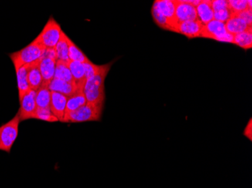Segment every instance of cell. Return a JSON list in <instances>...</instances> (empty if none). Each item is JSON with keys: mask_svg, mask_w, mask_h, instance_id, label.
Wrapping results in <instances>:
<instances>
[{"mask_svg": "<svg viewBox=\"0 0 252 188\" xmlns=\"http://www.w3.org/2000/svg\"><path fill=\"white\" fill-rule=\"evenodd\" d=\"M112 64L113 62L104 65V68L98 74L86 81L83 92L89 104L104 107L105 101L104 81Z\"/></svg>", "mask_w": 252, "mask_h": 188, "instance_id": "6da1fadb", "label": "cell"}, {"mask_svg": "<svg viewBox=\"0 0 252 188\" xmlns=\"http://www.w3.org/2000/svg\"><path fill=\"white\" fill-rule=\"evenodd\" d=\"M62 27L52 17L48 21L43 29L36 38L41 45L49 49H55L62 32Z\"/></svg>", "mask_w": 252, "mask_h": 188, "instance_id": "5b68a950", "label": "cell"}, {"mask_svg": "<svg viewBox=\"0 0 252 188\" xmlns=\"http://www.w3.org/2000/svg\"><path fill=\"white\" fill-rule=\"evenodd\" d=\"M175 5V19L177 22L197 21L196 6L188 3L184 0H174Z\"/></svg>", "mask_w": 252, "mask_h": 188, "instance_id": "ba28073f", "label": "cell"}, {"mask_svg": "<svg viewBox=\"0 0 252 188\" xmlns=\"http://www.w3.org/2000/svg\"><path fill=\"white\" fill-rule=\"evenodd\" d=\"M57 60L55 49L46 48L39 59V69L45 84H49L55 77Z\"/></svg>", "mask_w": 252, "mask_h": 188, "instance_id": "8992f818", "label": "cell"}, {"mask_svg": "<svg viewBox=\"0 0 252 188\" xmlns=\"http://www.w3.org/2000/svg\"><path fill=\"white\" fill-rule=\"evenodd\" d=\"M225 28L226 32L232 35H236V34L246 32L249 29H252V27H249L243 20L236 17H231L225 23Z\"/></svg>", "mask_w": 252, "mask_h": 188, "instance_id": "ac0fdd59", "label": "cell"}, {"mask_svg": "<svg viewBox=\"0 0 252 188\" xmlns=\"http://www.w3.org/2000/svg\"><path fill=\"white\" fill-rule=\"evenodd\" d=\"M83 66H84L85 72H86V81L98 74L104 68V65L99 66V65L94 64L93 62L91 61L83 63Z\"/></svg>", "mask_w": 252, "mask_h": 188, "instance_id": "484cf974", "label": "cell"}, {"mask_svg": "<svg viewBox=\"0 0 252 188\" xmlns=\"http://www.w3.org/2000/svg\"><path fill=\"white\" fill-rule=\"evenodd\" d=\"M49 88L51 91L58 92L67 97H71L78 90H80L76 84L56 79H52L49 83Z\"/></svg>", "mask_w": 252, "mask_h": 188, "instance_id": "4fadbf2b", "label": "cell"}, {"mask_svg": "<svg viewBox=\"0 0 252 188\" xmlns=\"http://www.w3.org/2000/svg\"><path fill=\"white\" fill-rule=\"evenodd\" d=\"M46 49L45 46L41 45L36 39L31 44L21 50L10 54L9 56L11 61L14 63L15 70L19 69L24 65L31 64L37 61L42 56L44 51Z\"/></svg>", "mask_w": 252, "mask_h": 188, "instance_id": "7a4b0ae2", "label": "cell"}, {"mask_svg": "<svg viewBox=\"0 0 252 188\" xmlns=\"http://www.w3.org/2000/svg\"><path fill=\"white\" fill-rule=\"evenodd\" d=\"M233 44L238 45L245 50H249L252 47V28L246 32L234 35Z\"/></svg>", "mask_w": 252, "mask_h": 188, "instance_id": "cb8c5ba5", "label": "cell"}, {"mask_svg": "<svg viewBox=\"0 0 252 188\" xmlns=\"http://www.w3.org/2000/svg\"><path fill=\"white\" fill-rule=\"evenodd\" d=\"M202 27L203 25L199 20L178 23L174 28L173 32L183 34L189 39H193V38L201 37Z\"/></svg>", "mask_w": 252, "mask_h": 188, "instance_id": "30bf717a", "label": "cell"}, {"mask_svg": "<svg viewBox=\"0 0 252 188\" xmlns=\"http://www.w3.org/2000/svg\"><path fill=\"white\" fill-rule=\"evenodd\" d=\"M231 16L232 12L229 8L214 11V20L224 23V24L231 18Z\"/></svg>", "mask_w": 252, "mask_h": 188, "instance_id": "f1b7e54d", "label": "cell"}, {"mask_svg": "<svg viewBox=\"0 0 252 188\" xmlns=\"http://www.w3.org/2000/svg\"><path fill=\"white\" fill-rule=\"evenodd\" d=\"M226 32L224 23L213 20L207 25H203L202 32H201V37L218 41V39L220 36H223Z\"/></svg>", "mask_w": 252, "mask_h": 188, "instance_id": "7c38bea8", "label": "cell"}, {"mask_svg": "<svg viewBox=\"0 0 252 188\" xmlns=\"http://www.w3.org/2000/svg\"><path fill=\"white\" fill-rule=\"evenodd\" d=\"M28 79L31 90L36 92L42 87L44 81L39 69V60L30 64Z\"/></svg>", "mask_w": 252, "mask_h": 188, "instance_id": "5bb4252c", "label": "cell"}, {"mask_svg": "<svg viewBox=\"0 0 252 188\" xmlns=\"http://www.w3.org/2000/svg\"><path fill=\"white\" fill-rule=\"evenodd\" d=\"M36 92L30 89L20 100V108L18 110V115L21 121L33 119V116L36 112Z\"/></svg>", "mask_w": 252, "mask_h": 188, "instance_id": "52a82bcc", "label": "cell"}, {"mask_svg": "<svg viewBox=\"0 0 252 188\" xmlns=\"http://www.w3.org/2000/svg\"><path fill=\"white\" fill-rule=\"evenodd\" d=\"M67 66L70 69L72 76L74 79L75 83L78 88L80 90H84L85 84L86 83V72H85L83 63L79 62L71 61L67 62Z\"/></svg>", "mask_w": 252, "mask_h": 188, "instance_id": "9a60e30c", "label": "cell"}, {"mask_svg": "<svg viewBox=\"0 0 252 188\" xmlns=\"http://www.w3.org/2000/svg\"><path fill=\"white\" fill-rule=\"evenodd\" d=\"M198 20L206 25L214 20V11L211 0H203L196 7Z\"/></svg>", "mask_w": 252, "mask_h": 188, "instance_id": "2e32d148", "label": "cell"}, {"mask_svg": "<svg viewBox=\"0 0 252 188\" xmlns=\"http://www.w3.org/2000/svg\"><path fill=\"white\" fill-rule=\"evenodd\" d=\"M21 123L19 115H16L0 127V151L9 154L13 147L19 133V125Z\"/></svg>", "mask_w": 252, "mask_h": 188, "instance_id": "277c9868", "label": "cell"}, {"mask_svg": "<svg viewBox=\"0 0 252 188\" xmlns=\"http://www.w3.org/2000/svg\"><path fill=\"white\" fill-rule=\"evenodd\" d=\"M153 7L167 18L171 25V31H173L174 28L178 24L175 19V5L174 0H157L154 2Z\"/></svg>", "mask_w": 252, "mask_h": 188, "instance_id": "9c48e42d", "label": "cell"}, {"mask_svg": "<svg viewBox=\"0 0 252 188\" xmlns=\"http://www.w3.org/2000/svg\"><path fill=\"white\" fill-rule=\"evenodd\" d=\"M66 39H67L68 48H69V60L81 63L90 61L86 55L75 45L74 42L70 38L67 36Z\"/></svg>", "mask_w": 252, "mask_h": 188, "instance_id": "603a6c76", "label": "cell"}, {"mask_svg": "<svg viewBox=\"0 0 252 188\" xmlns=\"http://www.w3.org/2000/svg\"><path fill=\"white\" fill-rule=\"evenodd\" d=\"M66 33L62 31L60 39L55 46V50L56 52L57 59L62 61H69V48H68L67 39Z\"/></svg>", "mask_w": 252, "mask_h": 188, "instance_id": "7402d4cb", "label": "cell"}, {"mask_svg": "<svg viewBox=\"0 0 252 188\" xmlns=\"http://www.w3.org/2000/svg\"><path fill=\"white\" fill-rule=\"evenodd\" d=\"M244 135L247 137L250 141L252 140V119L249 120V122L248 123L247 126H246V129H245Z\"/></svg>", "mask_w": 252, "mask_h": 188, "instance_id": "1f68e13d", "label": "cell"}, {"mask_svg": "<svg viewBox=\"0 0 252 188\" xmlns=\"http://www.w3.org/2000/svg\"><path fill=\"white\" fill-rule=\"evenodd\" d=\"M152 15L154 17V21L157 23L159 27L162 28L164 29L171 31V25L169 22L165 17H164L162 14L159 13L155 8L153 7L152 8Z\"/></svg>", "mask_w": 252, "mask_h": 188, "instance_id": "4316f807", "label": "cell"}, {"mask_svg": "<svg viewBox=\"0 0 252 188\" xmlns=\"http://www.w3.org/2000/svg\"><path fill=\"white\" fill-rule=\"evenodd\" d=\"M104 107L86 103L83 107L65 114L63 123H84L99 121L101 118Z\"/></svg>", "mask_w": 252, "mask_h": 188, "instance_id": "3957f363", "label": "cell"}, {"mask_svg": "<svg viewBox=\"0 0 252 188\" xmlns=\"http://www.w3.org/2000/svg\"><path fill=\"white\" fill-rule=\"evenodd\" d=\"M252 9L248 8V9L245 10V11L232 14L231 17H236V18H240V19L243 20L249 27H252Z\"/></svg>", "mask_w": 252, "mask_h": 188, "instance_id": "f546056e", "label": "cell"}, {"mask_svg": "<svg viewBox=\"0 0 252 188\" xmlns=\"http://www.w3.org/2000/svg\"><path fill=\"white\" fill-rule=\"evenodd\" d=\"M33 119L41 120L47 122H59V119L52 114L50 108H36V112L34 114Z\"/></svg>", "mask_w": 252, "mask_h": 188, "instance_id": "d4e9b609", "label": "cell"}, {"mask_svg": "<svg viewBox=\"0 0 252 188\" xmlns=\"http://www.w3.org/2000/svg\"><path fill=\"white\" fill-rule=\"evenodd\" d=\"M51 93L49 84L43 83L42 87L36 91V103L38 108H50Z\"/></svg>", "mask_w": 252, "mask_h": 188, "instance_id": "44dd1931", "label": "cell"}, {"mask_svg": "<svg viewBox=\"0 0 252 188\" xmlns=\"http://www.w3.org/2000/svg\"><path fill=\"white\" fill-rule=\"evenodd\" d=\"M86 103H87V100H86L83 90H78L71 97H68L65 114L83 107Z\"/></svg>", "mask_w": 252, "mask_h": 188, "instance_id": "d6986e66", "label": "cell"}, {"mask_svg": "<svg viewBox=\"0 0 252 188\" xmlns=\"http://www.w3.org/2000/svg\"><path fill=\"white\" fill-rule=\"evenodd\" d=\"M67 99V97L58 92L52 91L51 93L50 110L60 122H63L64 118Z\"/></svg>", "mask_w": 252, "mask_h": 188, "instance_id": "8fae6325", "label": "cell"}, {"mask_svg": "<svg viewBox=\"0 0 252 188\" xmlns=\"http://www.w3.org/2000/svg\"><path fill=\"white\" fill-rule=\"evenodd\" d=\"M228 5L232 14L240 12L249 8L248 6V1L246 0H230L228 1Z\"/></svg>", "mask_w": 252, "mask_h": 188, "instance_id": "83f0119b", "label": "cell"}, {"mask_svg": "<svg viewBox=\"0 0 252 188\" xmlns=\"http://www.w3.org/2000/svg\"><path fill=\"white\" fill-rule=\"evenodd\" d=\"M30 64L24 65L16 71L17 83H18V95L21 99L25 93L30 90L29 83H28V71H29Z\"/></svg>", "mask_w": 252, "mask_h": 188, "instance_id": "e0dca14e", "label": "cell"}, {"mask_svg": "<svg viewBox=\"0 0 252 188\" xmlns=\"http://www.w3.org/2000/svg\"><path fill=\"white\" fill-rule=\"evenodd\" d=\"M212 7L213 11H215L229 8V5H228V1H226V0H212Z\"/></svg>", "mask_w": 252, "mask_h": 188, "instance_id": "4dcf8cb0", "label": "cell"}, {"mask_svg": "<svg viewBox=\"0 0 252 188\" xmlns=\"http://www.w3.org/2000/svg\"><path fill=\"white\" fill-rule=\"evenodd\" d=\"M54 79H60L64 81L76 84L71 73H70V69L68 67L67 62L62 61L60 60H57Z\"/></svg>", "mask_w": 252, "mask_h": 188, "instance_id": "ffe728a7", "label": "cell"}]
</instances>
